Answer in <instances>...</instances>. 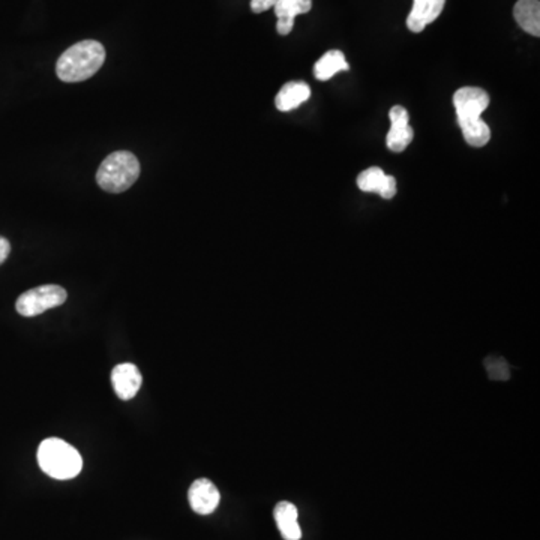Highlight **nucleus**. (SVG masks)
Instances as JSON below:
<instances>
[{
    "mask_svg": "<svg viewBox=\"0 0 540 540\" xmlns=\"http://www.w3.org/2000/svg\"><path fill=\"white\" fill-rule=\"evenodd\" d=\"M456 117L465 142L470 146L483 147L491 140V131L482 120V113L489 106V95L480 88H462L453 95Z\"/></svg>",
    "mask_w": 540,
    "mask_h": 540,
    "instance_id": "obj_1",
    "label": "nucleus"
},
{
    "mask_svg": "<svg viewBox=\"0 0 540 540\" xmlns=\"http://www.w3.org/2000/svg\"><path fill=\"white\" fill-rule=\"evenodd\" d=\"M106 62V49L98 41L86 40L72 45L59 58L56 72L65 83H80L95 76Z\"/></svg>",
    "mask_w": 540,
    "mask_h": 540,
    "instance_id": "obj_2",
    "label": "nucleus"
},
{
    "mask_svg": "<svg viewBox=\"0 0 540 540\" xmlns=\"http://www.w3.org/2000/svg\"><path fill=\"white\" fill-rule=\"evenodd\" d=\"M38 464L50 478L59 480L76 478L83 469L79 451L61 439H47L40 444Z\"/></svg>",
    "mask_w": 540,
    "mask_h": 540,
    "instance_id": "obj_3",
    "label": "nucleus"
},
{
    "mask_svg": "<svg viewBox=\"0 0 540 540\" xmlns=\"http://www.w3.org/2000/svg\"><path fill=\"white\" fill-rule=\"evenodd\" d=\"M140 163L131 152L119 151L107 156L97 172L98 185L113 194L129 190L140 178Z\"/></svg>",
    "mask_w": 540,
    "mask_h": 540,
    "instance_id": "obj_4",
    "label": "nucleus"
},
{
    "mask_svg": "<svg viewBox=\"0 0 540 540\" xmlns=\"http://www.w3.org/2000/svg\"><path fill=\"white\" fill-rule=\"evenodd\" d=\"M67 297L65 288L61 285H53V284L41 285L23 293L22 296L18 297L15 308L18 314L23 317H36L44 314L45 311L63 305L67 302Z\"/></svg>",
    "mask_w": 540,
    "mask_h": 540,
    "instance_id": "obj_5",
    "label": "nucleus"
},
{
    "mask_svg": "<svg viewBox=\"0 0 540 540\" xmlns=\"http://www.w3.org/2000/svg\"><path fill=\"white\" fill-rule=\"evenodd\" d=\"M389 117L392 126L386 137V144L389 147V151L401 154L410 146L414 137V131L410 126V116L404 107L395 106L390 108Z\"/></svg>",
    "mask_w": 540,
    "mask_h": 540,
    "instance_id": "obj_6",
    "label": "nucleus"
},
{
    "mask_svg": "<svg viewBox=\"0 0 540 540\" xmlns=\"http://www.w3.org/2000/svg\"><path fill=\"white\" fill-rule=\"evenodd\" d=\"M188 500L195 514L210 515L219 505L221 494L209 479H199L191 485Z\"/></svg>",
    "mask_w": 540,
    "mask_h": 540,
    "instance_id": "obj_7",
    "label": "nucleus"
},
{
    "mask_svg": "<svg viewBox=\"0 0 540 540\" xmlns=\"http://www.w3.org/2000/svg\"><path fill=\"white\" fill-rule=\"evenodd\" d=\"M143 377L133 363H120L111 371V383L120 399H133L140 390Z\"/></svg>",
    "mask_w": 540,
    "mask_h": 540,
    "instance_id": "obj_8",
    "label": "nucleus"
},
{
    "mask_svg": "<svg viewBox=\"0 0 540 540\" xmlns=\"http://www.w3.org/2000/svg\"><path fill=\"white\" fill-rule=\"evenodd\" d=\"M358 186L363 192H377L383 199H394L396 195V181L394 176H387L378 167L365 170L358 176Z\"/></svg>",
    "mask_w": 540,
    "mask_h": 540,
    "instance_id": "obj_9",
    "label": "nucleus"
},
{
    "mask_svg": "<svg viewBox=\"0 0 540 540\" xmlns=\"http://www.w3.org/2000/svg\"><path fill=\"white\" fill-rule=\"evenodd\" d=\"M446 0H414L412 13L407 18V27L414 33H421L428 24L435 22L443 11Z\"/></svg>",
    "mask_w": 540,
    "mask_h": 540,
    "instance_id": "obj_10",
    "label": "nucleus"
},
{
    "mask_svg": "<svg viewBox=\"0 0 540 540\" xmlns=\"http://www.w3.org/2000/svg\"><path fill=\"white\" fill-rule=\"evenodd\" d=\"M312 8V0H278L274 9L278 23L276 31L279 35H288L294 26V18L301 14L310 13Z\"/></svg>",
    "mask_w": 540,
    "mask_h": 540,
    "instance_id": "obj_11",
    "label": "nucleus"
},
{
    "mask_svg": "<svg viewBox=\"0 0 540 540\" xmlns=\"http://www.w3.org/2000/svg\"><path fill=\"white\" fill-rule=\"evenodd\" d=\"M275 521L285 540H301V526L297 523V507L290 501H281L274 510Z\"/></svg>",
    "mask_w": 540,
    "mask_h": 540,
    "instance_id": "obj_12",
    "label": "nucleus"
},
{
    "mask_svg": "<svg viewBox=\"0 0 540 540\" xmlns=\"http://www.w3.org/2000/svg\"><path fill=\"white\" fill-rule=\"evenodd\" d=\"M311 97L310 86L303 81H290L283 86L275 98V106L279 111L296 110L297 107L308 101Z\"/></svg>",
    "mask_w": 540,
    "mask_h": 540,
    "instance_id": "obj_13",
    "label": "nucleus"
},
{
    "mask_svg": "<svg viewBox=\"0 0 540 540\" xmlns=\"http://www.w3.org/2000/svg\"><path fill=\"white\" fill-rule=\"evenodd\" d=\"M514 17L523 31L530 35H540L539 0H518L514 8Z\"/></svg>",
    "mask_w": 540,
    "mask_h": 540,
    "instance_id": "obj_14",
    "label": "nucleus"
},
{
    "mask_svg": "<svg viewBox=\"0 0 540 540\" xmlns=\"http://www.w3.org/2000/svg\"><path fill=\"white\" fill-rule=\"evenodd\" d=\"M350 65L347 63L346 56L340 50H331L315 63L314 76L317 80L328 81L340 71H349Z\"/></svg>",
    "mask_w": 540,
    "mask_h": 540,
    "instance_id": "obj_15",
    "label": "nucleus"
},
{
    "mask_svg": "<svg viewBox=\"0 0 540 540\" xmlns=\"http://www.w3.org/2000/svg\"><path fill=\"white\" fill-rule=\"evenodd\" d=\"M276 2L278 0H251V9L256 14L265 13L267 9L274 8Z\"/></svg>",
    "mask_w": 540,
    "mask_h": 540,
    "instance_id": "obj_16",
    "label": "nucleus"
},
{
    "mask_svg": "<svg viewBox=\"0 0 540 540\" xmlns=\"http://www.w3.org/2000/svg\"><path fill=\"white\" fill-rule=\"evenodd\" d=\"M9 253H11V244L0 236V265L8 258Z\"/></svg>",
    "mask_w": 540,
    "mask_h": 540,
    "instance_id": "obj_17",
    "label": "nucleus"
}]
</instances>
